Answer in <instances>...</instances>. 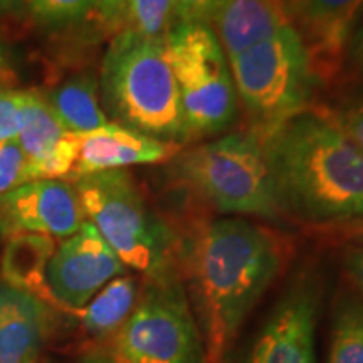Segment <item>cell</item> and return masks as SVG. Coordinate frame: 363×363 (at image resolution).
I'll return each instance as SVG.
<instances>
[{
	"mask_svg": "<svg viewBox=\"0 0 363 363\" xmlns=\"http://www.w3.org/2000/svg\"><path fill=\"white\" fill-rule=\"evenodd\" d=\"M238 101L257 136L308 110L315 74L291 24L229 59Z\"/></svg>",
	"mask_w": 363,
	"mask_h": 363,
	"instance_id": "obj_6",
	"label": "cell"
},
{
	"mask_svg": "<svg viewBox=\"0 0 363 363\" xmlns=\"http://www.w3.org/2000/svg\"><path fill=\"white\" fill-rule=\"evenodd\" d=\"M174 22L172 0H126L125 29L145 38L165 39Z\"/></svg>",
	"mask_w": 363,
	"mask_h": 363,
	"instance_id": "obj_21",
	"label": "cell"
},
{
	"mask_svg": "<svg viewBox=\"0 0 363 363\" xmlns=\"http://www.w3.org/2000/svg\"><path fill=\"white\" fill-rule=\"evenodd\" d=\"M281 2H283V4H288V2H291V0H281Z\"/></svg>",
	"mask_w": 363,
	"mask_h": 363,
	"instance_id": "obj_35",
	"label": "cell"
},
{
	"mask_svg": "<svg viewBox=\"0 0 363 363\" xmlns=\"http://www.w3.org/2000/svg\"><path fill=\"white\" fill-rule=\"evenodd\" d=\"M56 251V239L44 234H13L2 254L4 283L54 305L45 283V269Z\"/></svg>",
	"mask_w": 363,
	"mask_h": 363,
	"instance_id": "obj_17",
	"label": "cell"
},
{
	"mask_svg": "<svg viewBox=\"0 0 363 363\" xmlns=\"http://www.w3.org/2000/svg\"><path fill=\"white\" fill-rule=\"evenodd\" d=\"M284 6L316 81L326 83L337 78L363 0H291Z\"/></svg>",
	"mask_w": 363,
	"mask_h": 363,
	"instance_id": "obj_12",
	"label": "cell"
},
{
	"mask_svg": "<svg viewBox=\"0 0 363 363\" xmlns=\"http://www.w3.org/2000/svg\"><path fill=\"white\" fill-rule=\"evenodd\" d=\"M331 233L340 240L348 244V247L363 249V217L331 224Z\"/></svg>",
	"mask_w": 363,
	"mask_h": 363,
	"instance_id": "obj_28",
	"label": "cell"
},
{
	"mask_svg": "<svg viewBox=\"0 0 363 363\" xmlns=\"http://www.w3.org/2000/svg\"><path fill=\"white\" fill-rule=\"evenodd\" d=\"M165 52L179 89L187 138L219 135L238 115L229 59L211 26L174 22Z\"/></svg>",
	"mask_w": 363,
	"mask_h": 363,
	"instance_id": "obj_8",
	"label": "cell"
},
{
	"mask_svg": "<svg viewBox=\"0 0 363 363\" xmlns=\"http://www.w3.org/2000/svg\"><path fill=\"white\" fill-rule=\"evenodd\" d=\"M26 91L0 86V143L16 140L22 123V103Z\"/></svg>",
	"mask_w": 363,
	"mask_h": 363,
	"instance_id": "obj_24",
	"label": "cell"
},
{
	"mask_svg": "<svg viewBox=\"0 0 363 363\" xmlns=\"http://www.w3.org/2000/svg\"><path fill=\"white\" fill-rule=\"evenodd\" d=\"M259 140L286 214L321 225L363 217V150L326 111L299 113Z\"/></svg>",
	"mask_w": 363,
	"mask_h": 363,
	"instance_id": "obj_2",
	"label": "cell"
},
{
	"mask_svg": "<svg viewBox=\"0 0 363 363\" xmlns=\"http://www.w3.org/2000/svg\"><path fill=\"white\" fill-rule=\"evenodd\" d=\"M125 272V264L96 227L84 220L78 233L56 246L45 269V283L54 305L74 313L88 305L111 279Z\"/></svg>",
	"mask_w": 363,
	"mask_h": 363,
	"instance_id": "obj_10",
	"label": "cell"
},
{
	"mask_svg": "<svg viewBox=\"0 0 363 363\" xmlns=\"http://www.w3.org/2000/svg\"><path fill=\"white\" fill-rule=\"evenodd\" d=\"M0 67H9V61H7V49L4 48L2 40H0Z\"/></svg>",
	"mask_w": 363,
	"mask_h": 363,
	"instance_id": "obj_32",
	"label": "cell"
},
{
	"mask_svg": "<svg viewBox=\"0 0 363 363\" xmlns=\"http://www.w3.org/2000/svg\"><path fill=\"white\" fill-rule=\"evenodd\" d=\"M16 140L27 158L29 182L66 180L78 158L81 143L78 133H71L61 125L39 89L24 93L22 123Z\"/></svg>",
	"mask_w": 363,
	"mask_h": 363,
	"instance_id": "obj_13",
	"label": "cell"
},
{
	"mask_svg": "<svg viewBox=\"0 0 363 363\" xmlns=\"http://www.w3.org/2000/svg\"><path fill=\"white\" fill-rule=\"evenodd\" d=\"M172 4L175 22L211 26L222 0H172Z\"/></svg>",
	"mask_w": 363,
	"mask_h": 363,
	"instance_id": "obj_25",
	"label": "cell"
},
{
	"mask_svg": "<svg viewBox=\"0 0 363 363\" xmlns=\"http://www.w3.org/2000/svg\"><path fill=\"white\" fill-rule=\"evenodd\" d=\"M48 326V303L0 283V363H38Z\"/></svg>",
	"mask_w": 363,
	"mask_h": 363,
	"instance_id": "obj_15",
	"label": "cell"
},
{
	"mask_svg": "<svg viewBox=\"0 0 363 363\" xmlns=\"http://www.w3.org/2000/svg\"><path fill=\"white\" fill-rule=\"evenodd\" d=\"M335 125L343 131L358 148L363 150V99L340 111H326Z\"/></svg>",
	"mask_w": 363,
	"mask_h": 363,
	"instance_id": "obj_26",
	"label": "cell"
},
{
	"mask_svg": "<svg viewBox=\"0 0 363 363\" xmlns=\"http://www.w3.org/2000/svg\"><path fill=\"white\" fill-rule=\"evenodd\" d=\"M358 54H360L363 61V24L360 27V30H358Z\"/></svg>",
	"mask_w": 363,
	"mask_h": 363,
	"instance_id": "obj_33",
	"label": "cell"
},
{
	"mask_svg": "<svg viewBox=\"0 0 363 363\" xmlns=\"http://www.w3.org/2000/svg\"><path fill=\"white\" fill-rule=\"evenodd\" d=\"M72 184L86 220L96 227L125 267L152 278L177 266L174 233L153 214L130 172L108 170Z\"/></svg>",
	"mask_w": 363,
	"mask_h": 363,
	"instance_id": "obj_5",
	"label": "cell"
},
{
	"mask_svg": "<svg viewBox=\"0 0 363 363\" xmlns=\"http://www.w3.org/2000/svg\"><path fill=\"white\" fill-rule=\"evenodd\" d=\"M98 12L101 22L113 34L125 29L126 22V0H99Z\"/></svg>",
	"mask_w": 363,
	"mask_h": 363,
	"instance_id": "obj_27",
	"label": "cell"
},
{
	"mask_svg": "<svg viewBox=\"0 0 363 363\" xmlns=\"http://www.w3.org/2000/svg\"><path fill=\"white\" fill-rule=\"evenodd\" d=\"M345 271L363 298V249L347 247L343 257Z\"/></svg>",
	"mask_w": 363,
	"mask_h": 363,
	"instance_id": "obj_29",
	"label": "cell"
},
{
	"mask_svg": "<svg viewBox=\"0 0 363 363\" xmlns=\"http://www.w3.org/2000/svg\"><path fill=\"white\" fill-rule=\"evenodd\" d=\"M79 363H118V362L110 355V353L96 352V353H88V355H84L79 360Z\"/></svg>",
	"mask_w": 363,
	"mask_h": 363,
	"instance_id": "obj_30",
	"label": "cell"
},
{
	"mask_svg": "<svg viewBox=\"0 0 363 363\" xmlns=\"http://www.w3.org/2000/svg\"><path fill=\"white\" fill-rule=\"evenodd\" d=\"M110 355L118 363H211L177 266L147 278Z\"/></svg>",
	"mask_w": 363,
	"mask_h": 363,
	"instance_id": "obj_7",
	"label": "cell"
},
{
	"mask_svg": "<svg viewBox=\"0 0 363 363\" xmlns=\"http://www.w3.org/2000/svg\"><path fill=\"white\" fill-rule=\"evenodd\" d=\"M40 93L61 125L71 133H91L110 123L99 104L98 81L94 76H71L61 84Z\"/></svg>",
	"mask_w": 363,
	"mask_h": 363,
	"instance_id": "obj_18",
	"label": "cell"
},
{
	"mask_svg": "<svg viewBox=\"0 0 363 363\" xmlns=\"http://www.w3.org/2000/svg\"><path fill=\"white\" fill-rule=\"evenodd\" d=\"M138 296L136 279L126 274L118 276L99 289L88 305L74 311V315L89 337L113 338L133 313Z\"/></svg>",
	"mask_w": 363,
	"mask_h": 363,
	"instance_id": "obj_19",
	"label": "cell"
},
{
	"mask_svg": "<svg viewBox=\"0 0 363 363\" xmlns=\"http://www.w3.org/2000/svg\"><path fill=\"white\" fill-rule=\"evenodd\" d=\"M328 363H363V301L345 296L335 306Z\"/></svg>",
	"mask_w": 363,
	"mask_h": 363,
	"instance_id": "obj_20",
	"label": "cell"
},
{
	"mask_svg": "<svg viewBox=\"0 0 363 363\" xmlns=\"http://www.w3.org/2000/svg\"><path fill=\"white\" fill-rule=\"evenodd\" d=\"M84 220L78 190L62 179L30 180L0 197V234L6 238L30 233L66 239Z\"/></svg>",
	"mask_w": 363,
	"mask_h": 363,
	"instance_id": "obj_11",
	"label": "cell"
},
{
	"mask_svg": "<svg viewBox=\"0 0 363 363\" xmlns=\"http://www.w3.org/2000/svg\"><path fill=\"white\" fill-rule=\"evenodd\" d=\"M79 136L78 158L66 177L67 182L108 170H125L131 165L167 162L182 152L179 143L162 142L115 121Z\"/></svg>",
	"mask_w": 363,
	"mask_h": 363,
	"instance_id": "obj_14",
	"label": "cell"
},
{
	"mask_svg": "<svg viewBox=\"0 0 363 363\" xmlns=\"http://www.w3.org/2000/svg\"><path fill=\"white\" fill-rule=\"evenodd\" d=\"M321 284L313 272L294 276L257 330L242 363H316Z\"/></svg>",
	"mask_w": 363,
	"mask_h": 363,
	"instance_id": "obj_9",
	"label": "cell"
},
{
	"mask_svg": "<svg viewBox=\"0 0 363 363\" xmlns=\"http://www.w3.org/2000/svg\"><path fill=\"white\" fill-rule=\"evenodd\" d=\"M27 182V158L17 140L0 143V197Z\"/></svg>",
	"mask_w": 363,
	"mask_h": 363,
	"instance_id": "obj_23",
	"label": "cell"
},
{
	"mask_svg": "<svg viewBox=\"0 0 363 363\" xmlns=\"http://www.w3.org/2000/svg\"><path fill=\"white\" fill-rule=\"evenodd\" d=\"M291 24L281 0H222L211 27L227 59Z\"/></svg>",
	"mask_w": 363,
	"mask_h": 363,
	"instance_id": "obj_16",
	"label": "cell"
},
{
	"mask_svg": "<svg viewBox=\"0 0 363 363\" xmlns=\"http://www.w3.org/2000/svg\"><path fill=\"white\" fill-rule=\"evenodd\" d=\"M98 2H99V0H94V4H96V6H98Z\"/></svg>",
	"mask_w": 363,
	"mask_h": 363,
	"instance_id": "obj_36",
	"label": "cell"
},
{
	"mask_svg": "<svg viewBox=\"0 0 363 363\" xmlns=\"http://www.w3.org/2000/svg\"><path fill=\"white\" fill-rule=\"evenodd\" d=\"M17 4V0H0V9H11Z\"/></svg>",
	"mask_w": 363,
	"mask_h": 363,
	"instance_id": "obj_34",
	"label": "cell"
},
{
	"mask_svg": "<svg viewBox=\"0 0 363 363\" xmlns=\"http://www.w3.org/2000/svg\"><path fill=\"white\" fill-rule=\"evenodd\" d=\"M194 315L211 363H222L244 321L283 271L286 242L244 217L199 224L182 247Z\"/></svg>",
	"mask_w": 363,
	"mask_h": 363,
	"instance_id": "obj_1",
	"label": "cell"
},
{
	"mask_svg": "<svg viewBox=\"0 0 363 363\" xmlns=\"http://www.w3.org/2000/svg\"><path fill=\"white\" fill-rule=\"evenodd\" d=\"M16 81V74L11 67H0V86H11Z\"/></svg>",
	"mask_w": 363,
	"mask_h": 363,
	"instance_id": "obj_31",
	"label": "cell"
},
{
	"mask_svg": "<svg viewBox=\"0 0 363 363\" xmlns=\"http://www.w3.org/2000/svg\"><path fill=\"white\" fill-rule=\"evenodd\" d=\"M179 179L220 214L279 220L286 214L264 148L252 131L229 133L182 150L174 157Z\"/></svg>",
	"mask_w": 363,
	"mask_h": 363,
	"instance_id": "obj_4",
	"label": "cell"
},
{
	"mask_svg": "<svg viewBox=\"0 0 363 363\" xmlns=\"http://www.w3.org/2000/svg\"><path fill=\"white\" fill-rule=\"evenodd\" d=\"M104 115L162 142H189L165 39L130 29L115 34L99 72Z\"/></svg>",
	"mask_w": 363,
	"mask_h": 363,
	"instance_id": "obj_3",
	"label": "cell"
},
{
	"mask_svg": "<svg viewBox=\"0 0 363 363\" xmlns=\"http://www.w3.org/2000/svg\"><path fill=\"white\" fill-rule=\"evenodd\" d=\"M33 16L48 24H66L84 19L96 9L94 0H26Z\"/></svg>",
	"mask_w": 363,
	"mask_h": 363,
	"instance_id": "obj_22",
	"label": "cell"
}]
</instances>
